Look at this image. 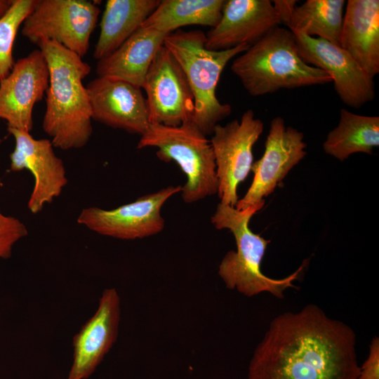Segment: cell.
<instances>
[{
	"instance_id": "52a82bcc",
	"label": "cell",
	"mask_w": 379,
	"mask_h": 379,
	"mask_svg": "<svg viewBox=\"0 0 379 379\" xmlns=\"http://www.w3.org/2000/svg\"><path fill=\"white\" fill-rule=\"evenodd\" d=\"M100 13L94 1L35 0L21 32L32 44L55 41L82 58L88 51Z\"/></svg>"
},
{
	"instance_id": "9c48e42d",
	"label": "cell",
	"mask_w": 379,
	"mask_h": 379,
	"mask_svg": "<svg viewBox=\"0 0 379 379\" xmlns=\"http://www.w3.org/2000/svg\"><path fill=\"white\" fill-rule=\"evenodd\" d=\"M182 187L169 185L116 208L91 206L82 209L77 222L101 235L124 240L142 239L161 232L165 221L161 210Z\"/></svg>"
},
{
	"instance_id": "6da1fadb",
	"label": "cell",
	"mask_w": 379,
	"mask_h": 379,
	"mask_svg": "<svg viewBox=\"0 0 379 379\" xmlns=\"http://www.w3.org/2000/svg\"><path fill=\"white\" fill-rule=\"evenodd\" d=\"M359 369L352 328L310 304L271 321L248 379H357Z\"/></svg>"
},
{
	"instance_id": "cb8c5ba5",
	"label": "cell",
	"mask_w": 379,
	"mask_h": 379,
	"mask_svg": "<svg viewBox=\"0 0 379 379\" xmlns=\"http://www.w3.org/2000/svg\"><path fill=\"white\" fill-rule=\"evenodd\" d=\"M34 4L35 0H13L8 11L0 18V81L13 67V48L16 34Z\"/></svg>"
},
{
	"instance_id": "277c9868",
	"label": "cell",
	"mask_w": 379,
	"mask_h": 379,
	"mask_svg": "<svg viewBox=\"0 0 379 379\" xmlns=\"http://www.w3.org/2000/svg\"><path fill=\"white\" fill-rule=\"evenodd\" d=\"M265 201L244 210L218 204L211 217V223L217 230L228 229L233 234L236 251H230L223 257L218 267V274L227 288L236 289L247 297L268 292L283 298L285 290L298 288L293 282L300 276L305 260L293 273L282 279L265 275L260 265L270 240L253 232L249 228L252 216L264 206Z\"/></svg>"
},
{
	"instance_id": "3957f363",
	"label": "cell",
	"mask_w": 379,
	"mask_h": 379,
	"mask_svg": "<svg viewBox=\"0 0 379 379\" xmlns=\"http://www.w3.org/2000/svg\"><path fill=\"white\" fill-rule=\"evenodd\" d=\"M231 70L255 97L332 82L326 72L302 60L293 32L279 26L237 56Z\"/></svg>"
},
{
	"instance_id": "e0dca14e",
	"label": "cell",
	"mask_w": 379,
	"mask_h": 379,
	"mask_svg": "<svg viewBox=\"0 0 379 379\" xmlns=\"http://www.w3.org/2000/svg\"><path fill=\"white\" fill-rule=\"evenodd\" d=\"M281 24L270 0H227L219 22L206 34L205 46L224 51L251 46Z\"/></svg>"
},
{
	"instance_id": "4316f807",
	"label": "cell",
	"mask_w": 379,
	"mask_h": 379,
	"mask_svg": "<svg viewBox=\"0 0 379 379\" xmlns=\"http://www.w3.org/2000/svg\"><path fill=\"white\" fill-rule=\"evenodd\" d=\"M295 0H275L272 1L273 6L279 18L281 23L286 27L289 24L293 10L296 6Z\"/></svg>"
},
{
	"instance_id": "44dd1931",
	"label": "cell",
	"mask_w": 379,
	"mask_h": 379,
	"mask_svg": "<svg viewBox=\"0 0 379 379\" xmlns=\"http://www.w3.org/2000/svg\"><path fill=\"white\" fill-rule=\"evenodd\" d=\"M379 145V117L354 114L341 109L338 126L329 132L323 144L324 152L340 161L351 154H373Z\"/></svg>"
},
{
	"instance_id": "83f0119b",
	"label": "cell",
	"mask_w": 379,
	"mask_h": 379,
	"mask_svg": "<svg viewBox=\"0 0 379 379\" xmlns=\"http://www.w3.org/2000/svg\"><path fill=\"white\" fill-rule=\"evenodd\" d=\"M13 0H0V18L8 11Z\"/></svg>"
},
{
	"instance_id": "9a60e30c",
	"label": "cell",
	"mask_w": 379,
	"mask_h": 379,
	"mask_svg": "<svg viewBox=\"0 0 379 379\" xmlns=\"http://www.w3.org/2000/svg\"><path fill=\"white\" fill-rule=\"evenodd\" d=\"M92 119L128 133L142 135L149 125L141 88L109 77H98L86 86Z\"/></svg>"
},
{
	"instance_id": "8fae6325",
	"label": "cell",
	"mask_w": 379,
	"mask_h": 379,
	"mask_svg": "<svg viewBox=\"0 0 379 379\" xmlns=\"http://www.w3.org/2000/svg\"><path fill=\"white\" fill-rule=\"evenodd\" d=\"M304 135L297 129L286 126L282 117H277L270 123L262 157L252 165L253 180L244 197L235 206L244 210L264 201L273 192L288 173L307 154Z\"/></svg>"
},
{
	"instance_id": "f1b7e54d",
	"label": "cell",
	"mask_w": 379,
	"mask_h": 379,
	"mask_svg": "<svg viewBox=\"0 0 379 379\" xmlns=\"http://www.w3.org/2000/svg\"><path fill=\"white\" fill-rule=\"evenodd\" d=\"M1 142H2V139L0 138V145H1Z\"/></svg>"
},
{
	"instance_id": "7402d4cb",
	"label": "cell",
	"mask_w": 379,
	"mask_h": 379,
	"mask_svg": "<svg viewBox=\"0 0 379 379\" xmlns=\"http://www.w3.org/2000/svg\"><path fill=\"white\" fill-rule=\"evenodd\" d=\"M225 0H162L141 27L170 34L188 25L214 27Z\"/></svg>"
},
{
	"instance_id": "ac0fdd59",
	"label": "cell",
	"mask_w": 379,
	"mask_h": 379,
	"mask_svg": "<svg viewBox=\"0 0 379 379\" xmlns=\"http://www.w3.org/2000/svg\"><path fill=\"white\" fill-rule=\"evenodd\" d=\"M340 46L371 78L379 73V1L348 0Z\"/></svg>"
},
{
	"instance_id": "603a6c76",
	"label": "cell",
	"mask_w": 379,
	"mask_h": 379,
	"mask_svg": "<svg viewBox=\"0 0 379 379\" xmlns=\"http://www.w3.org/2000/svg\"><path fill=\"white\" fill-rule=\"evenodd\" d=\"M345 4L344 0H307L295 7L287 27L340 46Z\"/></svg>"
},
{
	"instance_id": "5bb4252c",
	"label": "cell",
	"mask_w": 379,
	"mask_h": 379,
	"mask_svg": "<svg viewBox=\"0 0 379 379\" xmlns=\"http://www.w3.org/2000/svg\"><path fill=\"white\" fill-rule=\"evenodd\" d=\"M48 84V67L40 49L18 59L0 81V119L8 127L30 133L34 106L42 100Z\"/></svg>"
},
{
	"instance_id": "d4e9b609",
	"label": "cell",
	"mask_w": 379,
	"mask_h": 379,
	"mask_svg": "<svg viewBox=\"0 0 379 379\" xmlns=\"http://www.w3.org/2000/svg\"><path fill=\"white\" fill-rule=\"evenodd\" d=\"M28 234L25 225L19 219L3 214L0 211V259L11 256L15 244Z\"/></svg>"
},
{
	"instance_id": "ba28073f",
	"label": "cell",
	"mask_w": 379,
	"mask_h": 379,
	"mask_svg": "<svg viewBox=\"0 0 379 379\" xmlns=\"http://www.w3.org/2000/svg\"><path fill=\"white\" fill-rule=\"evenodd\" d=\"M263 131V123L249 109L241 119L217 124L210 140L216 166L218 195L220 204L235 207L237 187L248 176L253 164V147Z\"/></svg>"
},
{
	"instance_id": "5b68a950",
	"label": "cell",
	"mask_w": 379,
	"mask_h": 379,
	"mask_svg": "<svg viewBox=\"0 0 379 379\" xmlns=\"http://www.w3.org/2000/svg\"><path fill=\"white\" fill-rule=\"evenodd\" d=\"M206 34L201 30H178L168 34L164 46L183 70L194 97L193 122L205 135H211L218 122L232 112L229 104L216 96V88L227 64L250 46L242 44L224 51L206 48Z\"/></svg>"
},
{
	"instance_id": "ffe728a7",
	"label": "cell",
	"mask_w": 379,
	"mask_h": 379,
	"mask_svg": "<svg viewBox=\"0 0 379 379\" xmlns=\"http://www.w3.org/2000/svg\"><path fill=\"white\" fill-rule=\"evenodd\" d=\"M159 2L160 0L107 1L93 58L100 60L118 49L142 26Z\"/></svg>"
},
{
	"instance_id": "8992f818",
	"label": "cell",
	"mask_w": 379,
	"mask_h": 379,
	"mask_svg": "<svg viewBox=\"0 0 379 379\" xmlns=\"http://www.w3.org/2000/svg\"><path fill=\"white\" fill-rule=\"evenodd\" d=\"M192 120L178 126L149 124L137 148L155 147L163 161H175L187 178L182 199L187 204L218 193L215 156L211 142Z\"/></svg>"
},
{
	"instance_id": "d6986e66",
	"label": "cell",
	"mask_w": 379,
	"mask_h": 379,
	"mask_svg": "<svg viewBox=\"0 0 379 379\" xmlns=\"http://www.w3.org/2000/svg\"><path fill=\"white\" fill-rule=\"evenodd\" d=\"M168 34L140 27L109 56L98 61L96 73L142 86L159 49Z\"/></svg>"
},
{
	"instance_id": "2e32d148",
	"label": "cell",
	"mask_w": 379,
	"mask_h": 379,
	"mask_svg": "<svg viewBox=\"0 0 379 379\" xmlns=\"http://www.w3.org/2000/svg\"><path fill=\"white\" fill-rule=\"evenodd\" d=\"M121 319L117 291H103L94 314L73 338V361L66 379H87L117 340Z\"/></svg>"
},
{
	"instance_id": "4fadbf2b",
	"label": "cell",
	"mask_w": 379,
	"mask_h": 379,
	"mask_svg": "<svg viewBox=\"0 0 379 379\" xmlns=\"http://www.w3.org/2000/svg\"><path fill=\"white\" fill-rule=\"evenodd\" d=\"M7 131L15 142L10 154V169L14 172L26 169L32 174L34 184L27 208L36 214L59 197L67 184L65 166L56 156L51 140L36 139L29 132L11 127Z\"/></svg>"
},
{
	"instance_id": "30bf717a",
	"label": "cell",
	"mask_w": 379,
	"mask_h": 379,
	"mask_svg": "<svg viewBox=\"0 0 379 379\" xmlns=\"http://www.w3.org/2000/svg\"><path fill=\"white\" fill-rule=\"evenodd\" d=\"M149 124L178 126L192 120L194 97L185 74L171 53L163 45L144 79Z\"/></svg>"
},
{
	"instance_id": "484cf974",
	"label": "cell",
	"mask_w": 379,
	"mask_h": 379,
	"mask_svg": "<svg viewBox=\"0 0 379 379\" xmlns=\"http://www.w3.org/2000/svg\"><path fill=\"white\" fill-rule=\"evenodd\" d=\"M357 379H379V338L374 337L367 359L360 367Z\"/></svg>"
},
{
	"instance_id": "7a4b0ae2",
	"label": "cell",
	"mask_w": 379,
	"mask_h": 379,
	"mask_svg": "<svg viewBox=\"0 0 379 379\" xmlns=\"http://www.w3.org/2000/svg\"><path fill=\"white\" fill-rule=\"evenodd\" d=\"M37 45L49 71L43 130L54 147L81 148L93 133L88 95L83 84L91 66L55 41L42 40Z\"/></svg>"
},
{
	"instance_id": "7c38bea8",
	"label": "cell",
	"mask_w": 379,
	"mask_h": 379,
	"mask_svg": "<svg viewBox=\"0 0 379 379\" xmlns=\"http://www.w3.org/2000/svg\"><path fill=\"white\" fill-rule=\"evenodd\" d=\"M298 50L307 64L326 72L341 101L359 108L375 98L373 79L340 46L324 39L293 32Z\"/></svg>"
}]
</instances>
